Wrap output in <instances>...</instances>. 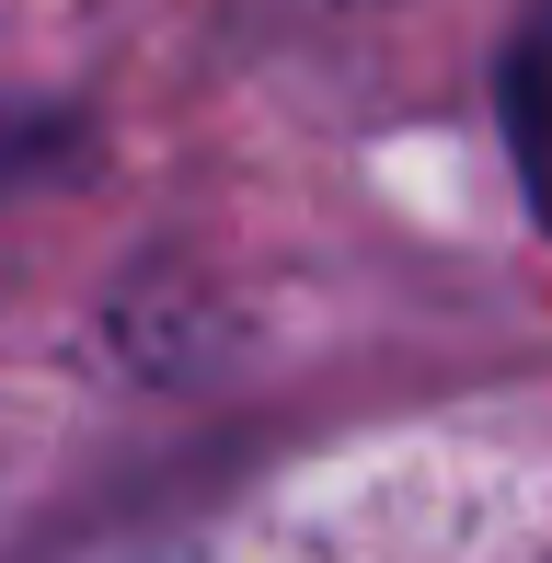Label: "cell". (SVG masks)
<instances>
[{"mask_svg":"<svg viewBox=\"0 0 552 563\" xmlns=\"http://www.w3.org/2000/svg\"><path fill=\"white\" fill-rule=\"evenodd\" d=\"M507 115H518V173H530V208L552 219V35L518 46V69H507Z\"/></svg>","mask_w":552,"mask_h":563,"instance_id":"obj_1","label":"cell"}]
</instances>
